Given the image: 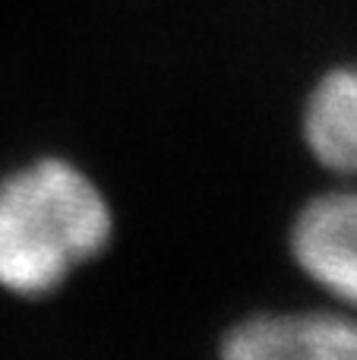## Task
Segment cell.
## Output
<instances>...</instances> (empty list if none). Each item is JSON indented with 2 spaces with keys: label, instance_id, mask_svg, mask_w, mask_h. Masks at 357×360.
<instances>
[{
  "label": "cell",
  "instance_id": "cell-1",
  "mask_svg": "<svg viewBox=\"0 0 357 360\" xmlns=\"http://www.w3.org/2000/svg\"><path fill=\"white\" fill-rule=\"evenodd\" d=\"M114 218L86 171L38 158L0 180V288L19 297L57 291L108 247Z\"/></svg>",
  "mask_w": 357,
  "mask_h": 360
},
{
  "label": "cell",
  "instance_id": "cell-2",
  "mask_svg": "<svg viewBox=\"0 0 357 360\" xmlns=\"http://www.w3.org/2000/svg\"><path fill=\"white\" fill-rule=\"evenodd\" d=\"M291 250L323 291L357 310V190L310 199L291 231Z\"/></svg>",
  "mask_w": 357,
  "mask_h": 360
},
{
  "label": "cell",
  "instance_id": "cell-3",
  "mask_svg": "<svg viewBox=\"0 0 357 360\" xmlns=\"http://www.w3.org/2000/svg\"><path fill=\"white\" fill-rule=\"evenodd\" d=\"M221 360H357V316L269 313L234 326Z\"/></svg>",
  "mask_w": 357,
  "mask_h": 360
},
{
  "label": "cell",
  "instance_id": "cell-4",
  "mask_svg": "<svg viewBox=\"0 0 357 360\" xmlns=\"http://www.w3.org/2000/svg\"><path fill=\"white\" fill-rule=\"evenodd\" d=\"M304 139L326 168L357 180V60L313 86L304 105Z\"/></svg>",
  "mask_w": 357,
  "mask_h": 360
}]
</instances>
